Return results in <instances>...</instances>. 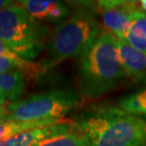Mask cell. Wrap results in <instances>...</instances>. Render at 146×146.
<instances>
[{"label": "cell", "instance_id": "11", "mask_svg": "<svg viewBox=\"0 0 146 146\" xmlns=\"http://www.w3.org/2000/svg\"><path fill=\"white\" fill-rule=\"evenodd\" d=\"M124 40L138 50L146 52V13L142 9L133 14Z\"/></svg>", "mask_w": 146, "mask_h": 146}, {"label": "cell", "instance_id": "4", "mask_svg": "<svg viewBox=\"0 0 146 146\" xmlns=\"http://www.w3.org/2000/svg\"><path fill=\"white\" fill-rule=\"evenodd\" d=\"M48 36L49 29L16 2L0 11V39L23 59L39 56Z\"/></svg>", "mask_w": 146, "mask_h": 146}, {"label": "cell", "instance_id": "2", "mask_svg": "<svg viewBox=\"0 0 146 146\" xmlns=\"http://www.w3.org/2000/svg\"><path fill=\"white\" fill-rule=\"evenodd\" d=\"M68 18L56 25L46 44L48 58L41 64L45 72L89 49L101 31L94 2H75Z\"/></svg>", "mask_w": 146, "mask_h": 146}, {"label": "cell", "instance_id": "7", "mask_svg": "<svg viewBox=\"0 0 146 146\" xmlns=\"http://www.w3.org/2000/svg\"><path fill=\"white\" fill-rule=\"evenodd\" d=\"M16 3L22 6L31 16L40 22L59 24L68 18L70 9L65 2L53 0H19Z\"/></svg>", "mask_w": 146, "mask_h": 146}, {"label": "cell", "instance_id": "5", "mask_svg": "<svg viewBox=\"0 0 146 146\" xmlns=\"http://www.w3.org/2000/svg\"><path fill=\"white\" fill-rule=\"evenodd\" d=\"M82 104V96L70 89L34 93L6 106L4 121L63 119Z\"/></svg>", "mask_w": 146, "mask_h": 146}, {"label": "cell", "instance_id": "9", "mask_svg": "<svg viewBox=\"0 0 146 146\" xmlns=\"http://www.w3.org/2000/svg\"><path fill=\"white\" fill-rule=\"evenodd\" d=\"M119 60L123 68L137 83L146 84V52L130 46L124 39H117Z\"/></svg>", "mask_w": 146, "mask_h": 146}, {"label": "cell", "instance_id": "19", "mask_svg": "<svg viewBox=\"0 0 146 146\" xmlns=\"http://www.w3.org/2000/svg\"><path fill=\"white\" fill-rule=\"evenodd\" d=\"M5 118V107H0V122L4 121Z\"/></svg>", "mask_w": 146, "mask_h": 146}, {"label": "cell", "instance_id": "14", "mask_svg": "<svg viewBox=\"0 0 146 146\" xmlns=\"http://www.w3.org/2000/svg\"><path fill=\"white\" fill-rule=\"evenodd\" d=\"M119 106L131 114L144 118L146 117V88L122 97L119 101Z\"/></svg>", "mask_w": 146, "mask_h": 146}, {"label": "cell", "instance_id": "10", "mask_svg": "<svg viewBox=\"0 0 146 146\" xmlns=\"http://www.w3.org/2000/svg\"><path fill=\"white\" fill-rule=\"evenodd\" d=\"M25 75L19 69L0 74V89L9 103L20 100L25 90Z\"/></svg>", "mask_w": 146, "mask_h": 146}, {"label": "cell", "instance_id": "3", "mask_svg": "<svg viewBox=\"0 0 146 146\" xmlns=\"http://www.w3.org/2000/svg\"><path fill=\"white\" fill-rule=\"evenodd\" d=\"M127 73L119 56L116 37L102 29L94 44L80 57L79 79L82 95L97 99L114 89Z\"/></svg>", "mask_w": 146, "mask_h": 146}, {"label": "cell", "instance_id": "8", "mask_svg": "<svg viewBox=\"0 0 146 146\" xmlns=\"http://www.w3.org/2000/svg\"><path fill=\"white\" fill-rule=\"evenodd\" d=\"M73 129V123L70 121H65L56 124L29 130L26 132L0 141V146H35L44 139L50 137L66 133Z\"/></svg>", "mask_w": 146, "mask_h": 146}, {"label": "cell", "instance_id": "16", "mask_svg": "<svg viewBox=\"0 0 146 146\" xmlns=\"http://www.w3.org/2000/svg\"><path fill=\"white\" fill-rule=\"evenodd\" d=\"M14 69H18V68L14 66L13 63H11L10 60L6 59L4 57L0 56V74L13 71Z\"/></svg>", "mask_w": 146, "mask_h": 146}, {"label": "cell", "instance_id": "13", "mask_svg": "<svg viewBox=\"0 0 146 146\" xmlns=\"http://www.w3.org/2000/svg\"><path fill=\"white\" fill-rule=\"evenodd\" d=\"M0 56L10 60L19 70H21L24 73V75L29 78H38L41 74L45 72L41 64L38 65V64H34L31 61L23 59L13 49L9 48L1 39H0Z\"/></svg>", "mask_w": 146, "mask_h": 146}, {"label": "cell", "instance_id": "17", "mask_svg": "<svg viewBox=\"0 0 146 146\" xmlns=\"http://www.w3.org/2000/svg\"><path fill=\"white\" fill-rule=\"evenodd\" d=\"M13 1H7V0H0V11H1L3 9H5L6 7L10 6L11 4H13Z\"/></svg>", "mask_w": 146, "mask_h": 146}, {"label": "cell", "instance_id": "12", "mask_svg": "<svg viewBox=\"0 0 146 146\" xmlns=\"http://www.w3.org/2000/svg\"><path fill=\"white\" fill-rule=\"evenodd\" d=\"M64 119H45V121H5L0 122V141L26 132L29 130L48 126L63 121Z\"/></svg>", "mask_w": 146, "mask_h": 146}, {"label": "cell", "instance_id": "6", "mask_svg": "<svg viewBox=\"0 0 146 146\" xmlns=\"http://www.w3.org/2000/svg\"><path fill=\"white\" fill-rule=\"evenodd\" d=\"M141 9V2L138 1L106 0L96 4V10L101 14L106 30L116 39H124L133 14Z\"/></svg>", "mask_w": 146, "mask_h": 146}, {"label": "cell", "instance_id": "1", "mask_svg": "<svg viewBox=\"0 0 146 146\" xmlns=\"http://www.w3.org/2000/svg\"><path fill=\"white\" fill-rule=\"evenodd\" d=\"M72 123L87 146H146V119L119 106H92Z\"/></svg>", "mask_w": 146, "mask_h": 146}, {"label": "cell", "instance_id": "20", "mask_svg": "<svg viewBox=\"0 0 146 146\" xmlns=\"http://www.w3.org/2000/svg\"><path fill=\"white\" fill-rule=\"evenodd\" d=\"M141 7L142 9V11L146 13V0H142V1H141Z\"/></svg>", "mask_w": 146, "mask_h": 146}, {"label": "cell", "instance_id": "18", "mask_svg": "<svg viewBox=\"0 0 146 146\" xmlns=\"http://www.w3.org/2000/svg\"><path fill=\"white\" fill-rule=\"evenodd\" d=\"M7 100H6L4 94H3L2 90L0 89V107H5V104Z\"/></svg>", "mask_w": 146, "mask_h": 146}, {"label": "cell", "instance_id": "15", "mask_svg": "<svg viewBox=\"0 0 146 146\" xmlns=\"http://www.w3.org/2000/svg\"><path fill=\"white\" fill-rule=\"evenodd\" d=\"M35 146H87L84 137L74 130L44 139Z\"/></svg>", "mask_w": 146, "mask_h": 146}]
</instances>
